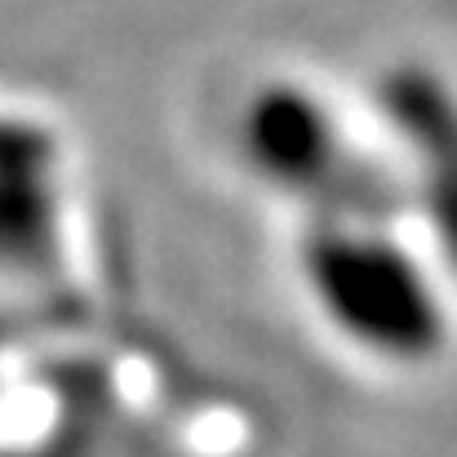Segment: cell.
Masks as SVG:
<instances>
[{
	"label": "cell",
	"mask_w": 457,
	"mask_h": 457,
	"mask_svg": "<svg viewBox=\"0 0 457 457\" xmlns=\"http://www.w3.org/2000/svg\"><path fill=\"white\" fill-rule=\"evenodd\" d=\"M240 155L249 173L289 195H315L342 164V125L303 85H267L240 112Z\"/></svg>",
	"instance_id": "obj_1"
}]
</instances>
